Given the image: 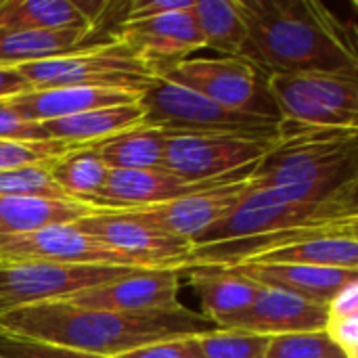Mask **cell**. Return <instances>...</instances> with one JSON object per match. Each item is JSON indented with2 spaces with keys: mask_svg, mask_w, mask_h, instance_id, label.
<instances>
[{
  "mask_svg": "<svg viewBox=\"0 0 358 358\" xmlns=\"http://www.w3.org/2000/svg\"><path fill=\"white\" fill-rule=\"evenodd\" d=\"M358 233V182L315 197L287 187H252L231 214L193 243L185 268H233L300 241Z\"/></svg>",
  "mask_w": 358,
  "mask_h": 358,
  "instance_id": "cell-1",
  "label": "cell"
},
{
  "mask_svg": "<svg viewBox=\"0 0 358 358\" xmlns=\"http://www.w3.org/2000/svg\"><path fill=\"white\" fill-rule=\"evenodd\" d=\"M245 23L243 59L266 73L358 80L355 29L317 0H235Z\"/></svg>",
  "mask_w": 358,
  "mask_h": 358,
  "instance_id": "cell-2",
  "label": "cell"
},
{
  "mask_svg": "<svg viewBox=\"0 0 358 358\" xmlns=\"http://www.w3.org/2000/svg\"><path fill=\"white\" fill-rule=\"evenodd\" d=\"M216 325L187 306L151 313L80 308L67 302H40L0 317V331L65 346L92 357L113 358L130 350L214 331Z\"/></svg>",
  "mask_w": 358,
  "mask_h": 358,
  "instance_id": "cell-3",
  "label": "cell"
},
{
  "mask_svg": "<svg viewBox=\"0 0 358 358\" xmlns=\"http://www.w3.org/2000/svg\"><path fill=\"white\" fill-rule=\"evenodd\" d=\"M358 182V130L279 120L277 136L250 174L252 187L334 195Z\"/></svg>",
  "mask_w": 358,
  "mask_h": 358,
  "instance_id": "cell-4",
  "label": "cell"
},
{
  "mask_svg": "<svg viewBox=\"0 0 358 358\" xmlns=\"http://www.w3.org/2000/svg\"><path fill=\"white\" fill-rule=\"evenodd\" d=\"M138 101L145 109L143 122L166 132L224 134L256 141H275L277 136L279 120L229 111L210 99L166 80H155Z\"/></svg>",
  "mask_w": 358,
  "mask_h": 358,
  "instance_id": "cell-5",
  "label": "cell"
},
{
  "mask_svg": "<svg viewBox=\"0 0 358 358\" xmlns=\"http://www.w3.org/2000/svg\"><path fill=\"white\" fill-rule=\"evenodd\" d=\"M34 90L90 86L143 94L157 78L120 42L94 46L65 57L17 65Z\"/></svg>",
  "mask_w": 358,
  "mask_h": 358,
  "instance_id": "cell-6",
  "label": "cell"
},
{
  "mask_svg": "<svg viewBox=\"0 0 358 358\" xmlns=\"http://www.w3.org/2000/svg\"><path fill=\"white\" fill-rule=\"evenodd\" d=\"M268 76L243 57H197L178 63L164 80L185 86L229 111L281 120L268 88Z\"/></svg>",
  "mask_w": 358,
  "mask_h": 358,
  "instance_id": "cell-7",
  "label": "cell"
},
{
  "mask_svg": "<svg viewBox=\"0 0 358 358\" xmlns=\"http://www.w3.org/2000/svg\"><path fill=\"white\" fill-rule=\"evenodd\" d=\"M268 88L281 120L358 130V80L329 73H271Z\"/></svg>",
  "mask_w": 358,
  "mask_h": 358,
  "instance_id": "cell-8",
  "label": "cell"
},
{
  "mask_svg": "<svg viewBox=\"0 0 358 358\" xmlns=\"http://www.w3.org/2000/svg\"><path fill=\"white\" fill-rule=\"evenodd\" d=\"M138 271L149 268L86 266L57 262L0 264V308L2 313H8L21 306L65 300L80 292L109 285Z\"/></svg>",
  "mask_w": 358,
  "mask_h": 358,
  "instance_id": "cell-9",
  "label": "cell"
},
{
  "mask_svg": "<svg viewBox=\"0 0 358 358\" xmlns=\"http://www.w3.org/2000/svg\"><path fill=\"white\" fill-rule=\"evenodd\" d=\"M273 141L224 134L168 132L164 170L187 182H212L237 172L254 170Z\"/></svg>",
  "mask_w": 358,
  "mask_h": 358,
  "instance_id": "cell-10",
  "label": "cell"
},
{
  "mask_svg": "<svg viewBox=\"0 0 358 358\" xmlns=\"http://www.w3.org/2000/svg\"><path fill=\"white\" fill-rule=\"evenodd\" d=\"M73 227L143 268H185L193 248V243L168 235L124 210H94Z\"/></svg>",
  "mask_w": 358,
  "mask_h": 358,
  "instance_id": "cell-11",
  "label": "cell"
},
{
  "mask_svg": "<svg viewBox=\"0 0 358 358\" xmlns=\"http://www.w3.org/2000/svg\"><path fill=\"white\" fill-rule=\"evenodd\" d=\"M250 174L252 170H245L229 178L216 180L174 201L124 212L136 214L138 218L162 229L168 235H174L189 243H197L210 229L224 220L231 214V210L245 197V193L252 189Z\"/></svg>",
  "mask_w": 358,
  "mask_h": 358,
  "instance_id": "cell-12",
  "label": "cell"
},
{
  "mask_svg": "<svg viewBox=\"0 0 358 358\" xmlns=\"http://www.w3.org/2000/svg\"><path fill=\"white\" fill-rule=\"evenodd\" d=\"M17 262H57L86 266H126L143 268L124 254L107 248L73 224L48 227L29 235L0 237V264Z\"/></svg>",
  "mask_w": 358,
  "mask_h": 358,
  "instance_id": "cell-13",
  "label": "cell"
},
{
  "mask_svg": "<svg viewBox=\"0 0 358 358\" xmlns=\"http://www.w3.org/2000/svg\"><path fill=\"white\" fill-rule=\"evenodd\" d=\"M191 10L124 21L115 31V42L126 46L157 80H164L178 63L191 59V52L203 48Z\"/></svg>",
  "mask_w": 358,
  "mask_h": 358,
  "instance_id": "cell-14",
  "label": "cell"
},
{
  "mask_svg": "<svg viewBox=\"0 0 358 358\" xmlns=\"http://www.w3.org/2000/svg\"><path fill=\"white\" fill-rule=\"evenodd\" d=\"M182 268H149L132 273L109 285L80 292L61 302L113 313H151L178 308Z\"/></svg>",
  "mask_w": 358,
  "mask_h": 358,
  "instance_id": "cell-15",
  "label": "cell"
},
{
  "mask_svg": "<svg viewBox=\"0 0 358 358\" xmlns=\"http://www.w3.org/2000/svg\"><path fill=\"white\" fill-rule=\"evenodd\" d=\"M327 325V308L287 292L262 287L254 302L218 323V329H239L266 338L323 331Z\"/></svg>",
  "mask_w": 358,
  "mask_h": 358,
  "instance_id": "cell-16",
  "label": "cell"
},
{
  "mask_svg": "<svg viewBox=\"0 0 358 358\" xmlns=\"http://www.w3.org/2000/svg\"><path fill=\"white\" fill-rule=\"evenodd\" d=\"M239 174V172H237ZM229 178V176H227ZM222 180V178H220ZM216 182V180H212ZM212 182H187L164 168L109 170L94 210H138L174 201Z\"/></svg>",
  "mask_w": 358,
  "mask_h": 358,
  "instance_id": "cell-17",
  "label": "cell"
},
{
  "mask_svg": "<svg viewBox=\"0 0 358 358\" xmlns=\"http://www.w3.org/2000/svg\"><path fill=\"white\" fill-rule=\"evenodd\" d=\"M141 94L115 88H90V86H65V88H42L25 94L6 99V103L25 120L44 124L80 115L92 109L111 107L136 101Z\"/></svg>",
  "mask_w": 358,
  "mask_h": 358,
  "instance_id": "cell-18",
  "label": "cell"
},
{
  "mask_svg": "<svg viewBox=\"0 0 358 358\" xmlns=\"http://www.w3.org/2000/svg\"><path fill=\"white\" fill-rule=\"evenodd\" d=\"M233 268L262 287L287 292L325 308L346 283L358 279L357 271L304 264H239Z\"/></svg>",
  "mask_w": 358,
  "mask_h": 358,
  "instance_id": "cell-19",
  "label": "cell"
},
{
  "mask_svg": "<svg viewBox=\"0 0 358 358\" xmlns=\"http://www.w3.org/2000/svg\"><path fill=\"white\" fill-rule=\"evenodd\" d=\"M105 44H111V40L103 38L92 27H65L44 31L0 29V65L17 67Z\"/></svg>",
  "mask_w": 358,
  "mask_h": 358,
  "instance_id": "cell-20",
  "label": "cell"
},
{
  "mask_svg": "<svg viewBox=\"0 0 358 358\" xmlns=\"http://www.w3.org/2000/svg\"><path fill=\"white\" fill-rule=\"evenodd\" d=\"M182 279L193 285L201 302V315L216 327L220 321L245 310L262 289V285L250 281L235 268L220 266L182 268Z\"/></svg>",
  "mask_w": 358,
  "mask_h": 358,
  "instance_id": "cell-21",
  "label": "cell"
},
{
  "mask_svg": "<svg viewBox=\"0 0 358 358\" xmlns=\"http://www.w3.org/2000/svg\"><path fill=\"white\" fill-rule=\"evenodd\" d=\"M143 117H145V109L136 99L122 105L92 109L80 115L44 122L42 128L52 141L82 147V145H96L136 124H143Z\"/></svg>",
  "mask_w": 358,
  "mask_h": 358,
  "instance_id": "cell-22",
  "label": "cell"
},
{
  "mask_svg": "<svg viewBox=\"0 0 358 358\" xmlns=\"http://www.w3.org/2000/svg\"><path fill=\"white\" fill-rule=\"evenodd\" d=\"M92 212L90 206L71 199L0 195V237L29 235L48 227L73 224Z\"/></svg>",
  "mask_w": 358,
  "mask_h": 358,
  "instance_id": "cell-23",
  "label": "cell"
},
{
  "mask_svg": "<svg viewBox=\"0 0 358 358\" xmlns=\"http://www.w3.org/2000/svg\"><path fill=\"white\" fill-rule=\"evenodd\" d=\"M245 264H304L358 273V233H338L285 245Z\"/></svg>",
  "mask_w": 358,
  "mask_h": 358,
  "instance_id": "cell-24",
  "label": "cell"
},
{
  "mask_svg": "<svg viewBox=\"0 0 358 358\" xmlns=\"http://www.w3.org/2000/svg\"><path fill=\"white\" fill-rule=\"evenodd\" d=\"M166 141V130L143 122L96 143L94 147L111 170H151L164 168Z\"/></svg>",
  "mask_w": 358,
  "mask_h": 358,
  "instance_id": "cell-25",
  "label": "cell"
},
{
  "mask_svg": "<svg viewBox=\"0 0 358 358\" xmlns=\"http://www.w3.org/2000/svg\"><path fill=\"white\" fill-rule=\"evenodd\" d=\"M50 174L67 199L90 206L94 203L109 176V166L101 159L94 145L71 147L67 153L57 157L50 166Z\"/></svg>",
  "mask_w": 358,
  "mask_h": 358,
  "instance_id": "cell-26",
  "label": "cell"
},
{
  "mask_svg": "<svg viewBox=\"0 0 358 358\" xmlns=\"http://www.w3.org/2000/svg\"><path fill=\"white\" fill-rule=\"evenodd\" d=\"M90 27L73 0H0V29L44 31Z\"/></svg>",
  "mask_w": 358,
  "mask_h": 358,
  "instance_id": "cell-27",
  "label": "cell"
},
{
  "mask_svg": "<svg viewBox=\"0 0 358 358\" xmlns=\"http://www.w3.org/2000/svg\"><path fill=\"white\" fill-rule=\"evenodd\" d=\"M203 48L222 52V57H239L245 44V23L235 0H195L191 10Z\"/></svg>",
  "mask_w": 358,
  "mask_h": 358,
  "instance_id": "cell-28",
  "label": "cell"
},
{
  "mask_svg": "<svg viewBox=\"0 0 358 358\" xmlns=\"http://www.w3.org/2000/svg\"><path fill=\"white\" fill-rule=\"evenodd\" d=\"M203 358H264L271 338L239 329H214L195 338Z\"/></svg>",
  "mask_w": 358,
  "mask_h": 358,
  "instance_id": "cell-29",
  "label": "cell"
},
{
  "mask_svg": "<svg viewBox=\"0 0 358 358\" xmlns=\"http://www.w3.org/2000/svg\"><path fill=\"white\" fill-rule=\"evenodd\" d=\"M50 164H31L13 170H0V195L67 199L50 174Z\"/></svg>",
  "mask_w": 358,
  "mask_h": 358,
  "instance_id": "cell-30",
  "label": "cell"
},
{
  "mask_svg": "<svg viewBox=\"0 0 358 358\" xmlns=\"http://www.w3.org/2000/svg\"><path fill=\"white\" fill-rule=\"evenodd\" d=\"M264 358H348L325 331L271 338Z\"/></svg>",
  "mask_w": 358,
  "mask_h": 358,
  "instance_id": "cell-31",
  "label": "cell"
},
{
  "mask_svg": "<svg viewBox=\"0 0 358 358\" xmlns=\"http://www.w3.org/2000/svg\"><path fill=\"white\" fill-rule=\"evenodd\" d=\"M71 147L73 145L61 141H36V143L0 141V170H13L31 164H52Z\"/></svg>",
  "mask_w": 358,
  "mask_h": 358,
  "instance_id": "cell-32",
  "label": "cell"
},
{
  "mask_svg": "<svg viewBox=\"0 0 358 358\" xmlns=\"http://www.w3.org/2000/svg\"><path fill=\"white\" fill-rule=\"evenodd\" d=\"M0 358H101L50 342L0 331Z\"/></svg>",
  "mask_w": 358,
  "mask_h": 358,
  "instance_id": "cell-33",
  "label": "cell"
},
{
  "mask_svg": "<svg viewBox=\"0 0 358 358\" xmlns=\"http://www.w3.org/2000/svg\"><path fill=\"white\" fill-rule=\"evenodd\" d=\"M0 141L36 143V141H52V138H48L42 124L21 117L6 101H0Z\"/></svg>",
  "mask_w": 358,
  "mask_h": 358,
  "instance_id": "cell-34",
  "label": "cell"
},
{
  "mask_svg": "<svg viewBox=\"0 0 358 358\" xmlns=\"http://www.w3.org/2000/svg\"><path fill=\"white\" fill-rule=\"evenodd\" d=\"M195 338L197 336L157 342V344H149V346H143V348H136V350H130L126 355H117L113 358H203Z\"/></svg>",
  "mask_w": 358,
  "mask_h": 358,
  "instance_id": "cell-35",
  "label": "cell"
},
{
  "mask_svg": "<svg viewBox=\"0 0 358 358\" xmlns=\"http://www.w3.org/2000/svg\"><path fill=\"white\" fill-rule=\"evenodd\" d=\"M193 6H195V0H132L128 2L124 21H141V19H151V17H159L166 13L191 10Z\"/></svg>",
  "mask_w": 358,
  "mask_h": 358,
  "instance_id": "cell-36",
  "label": "cell"
},
{
  "mask_svg": "<svg viewBox=\"0 0 358 358\" xmlns=\"http://www.w3.org/2000/svg\"><path fill=\"white\" fill-rule=\"evenodd\" d=\"M329 340L348 358H357L358 355V317L346 319H327L323 329Z\"/></svg>",
  "mask_w": 358,
  "mask_h": 358,
  "instance_id": "cell-37",
  "label": "cell"
},
{
  "mask_svg": "<svg viewBox=\"0 0 358 358\" xmlns=\"http://www.w3.org/2000/svg\"><path fill=\"white\" fill-rule=\"evenodd\" d=\"M358 317V279L346 283L327 304V319Z\"/></svg>",
  "mask_w": 358,
  "mask_h": 358,
  "instance_id": "cell-38",
  "label": "cell"
},
{
  "mask_svg": "<svg viewBox=\"0 0 358 358\" xmlns=\"http://www.w3.org/2000/svg\"><path fill=\"white\" fill-rule=\"evenodd\" d=\"M29 90H34L31 84L19 73L17 67H4V65H0V101H6V99L25 94Z\"/></svg>",
  "mask_w": 358,
  "mask_h": 358,
  "instance_id": "cell-39",
  "label": "cell"
},
{
  "mask_svg": "<svg viewBox=\"0 0 358 358\" xmlns=\"http://www.w3.org/2000/svg\"><path fill=\"white\" fill-rule=\"evenodd\" d=\"M2 315H4V313H2V308H0V317H2Z\"/></svg>",
  "mask_w": 358,
  "mask_h": 358,
  "instance_id": "cell-40",
  "label": "cell"
}]
</instances>
